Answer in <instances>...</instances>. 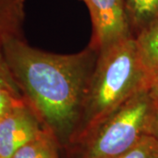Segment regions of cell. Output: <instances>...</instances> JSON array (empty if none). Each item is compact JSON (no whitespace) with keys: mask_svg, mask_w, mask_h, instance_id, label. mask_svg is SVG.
Segmentation results:
<instances>
[{"mask_svg":"<svg viewBox=\"0 0 158 158\" xmlns=\"http://www.w3.org/2000/svg\"><path fill=\"white\" fill-rule=\"evenodd\" d=\"M149 83L137 53L135 37H130L98 53L89 79L81 117L68 152L81 145L103 121Z\"/></svg>","mask_w":158,"mask_h":158,"instance_id":"cell-2","label":"cell"},{"mask_svg":"<svg viewBox=\"0 0 158 158\" xmlns=\"http://www.w3.org/2000/svg\"><path fill=\"white\" fill-rule=\"evenodd\" d=\"M148 135L153 136L158 141V101H155L148 127Z\"/></svg>","mask_w":158,"mask_h":158,"instance_id":"cell-12","label":"cell"},{"mask_svg":"<svg viewBox=\"0 0 158 158\" xmlns=\"http://www.w3.org/2000/svg\"><path fill=\"white\" fill-rule=\"evenodd\" d=\"M26 103L23 97H19L7 90L6 88L0 86V116L11 112L14 108L19 106Z\"/></svg>","mask_w":158,"mask_h":158,"instance_id":"cell-11","label":"cell"},{"mask_svg":"<svg viewBox=\"0 0 158 158\" xmlns=\"http://www.w3.org/2000/svg\"><path fill=\"white\" fill-rule=\"evenodd\" d=\"M155 101L148 90L137 92L69 154L77 158H114L148 135Z\"/></svg>","mask_w":158,"mask_h":158,"instance_id":"cell-3","label":"cell"},{"mask_svg":"<svg viewBox=\"0 0 158 158\" xmlns=\"http://www.w3.org/2000/svg\"><path fill=\"white\" fill-rule=\"evenodd\" d=\"M135 40L140 61L150 81L158 73V20L136 34Z\"/></svg>","mask_w":158,"mask_h":158,"instance_id":"cell-7","label":"cell"},{"mask_svg":"<svg viewBox=\"0 0 158 158\" xmlns=\"http://www.w3.org/2000/svg\"><path fill=\"white\" fill-rule=\"evenodd\" d=\"M130 28L135 37L158 20V0H124Z\"/></svg>","mask_w":158,"mask_h":158,"instance_id":"cell-8","label":"cell"},{"mask_svg":"<svg viewBox=\"0 0 158 158\" xmlns=\"http://www.w3.org/2000/svg\"><path fill=\"white\" fill-rule=\"evenodd\" d=\"M147 90L153 100L158 101V73L150 79Z\"/></svg>","mask_w":158,"mask_h":158,"instance_id":"cell-13","label":"cell"},{"mask_svg":"<svg viewBox=\"0 0 158 158\" xmlns=\"http://www.w3.org/2000/svg\"><path fill=\"white\" fill-rule=\"evenodd\" d=\"M92 51L89 47L71 55L53 54L29 46L23 38L5 47L6 62L25 100L66 149L77 128L96 62Z\"/></svg>","mask_w":158,"mask_h":158,"instance_id":"cell-1","label":"cell"},{"mask_svg":"<svg viewBox=\"0 0 158 158\" xmlns=\"http://www.w3.org/2000/svg\"><path fill=\"white\" fill-rule=\"evenodd\" d=\"M1 118H2V117H1V116H0V119H1Z\"/></svg>","mask_w":158,"mask_h":158,"instance_id":"cell-14","label":"cell"},{"mask_svg":"<svg viewBox=\"0 0 158 158\" xmlns=\"http://www.w3.org/2000/svg\"><path fill=\"white\" fill-rule=\"evenodd\" d=\"M114 158H158V141L147 135L127 152Z\"/></svg>","mask_w":158,"mask_h":158,"instance_id":"cell-10","label":"cell"},{"mask_svg":"<svg viewBox=\"0 0 158 158\" xmlns=\"http://www.w3.org/2000/svg\"><path fill=\"white\" fill-rule=\"evenodd\" d=\"M26 0H0V86L23 97L6 62L5 47L16 38H23ZM24 98V97H23Z\"/></svg>","mask_w":158,"mask_h":158,"instance_id":"cell-6","label":"cell"},{"mask_svg":"<svg viewBox=\"0 0 158 158\" xmlns=\"http://www.w3.org/2000/svg\"><path fill=\"white\" fill-rule=\"evenodd\" d=\"M56 137L45 129L37 138L19 148L11 158H61Z\"/></svg>","mask_w":158,"mask_h":158,"instance_id":"cell-9","label":"cell"},{"mask_svg":"<svg viewBox=\"0 0 158 158\" xmlns=\"http://www.w3.org/2000/svg\"><path fill=\"white\" fill-rule=\"evenodd\" d=\"M90 11L92 37L90 48L100 52L120 40L134 37L124 0H83Z\"/></svg>","mask_w":158,"mask_h":158,"instance_id":"cell-4","label":"cell"},{"mask_svg":"<svg viewBox=\"0 0 158 158\" xmlns=\"http://www.w3.org/2000/svg\"><path fill=\"white\" fill-rule=\"evenodd\" d=\"M45 129L27 102L14 108L0 119V158H11Z\"/></svg>","mask_w":158,"mask_h":158,"instance_id":"cell-5","label":"cell"}]
</instances>
